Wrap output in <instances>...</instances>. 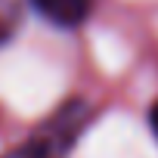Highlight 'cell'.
I'll list each match as a JSON object with an SVG mask.
<instances>
[{
  "label": "cell",
  "instance_id": "1",
  "mask_svg": "<svg viewBox=\"0 0 158 158\" xmlns=\"http://www.w3.org/2000/svg\"><path fill=\"white\" fill-rule=\"evenodd\" d=\"M74 109H77V106H71V109L65 112V118H56V121L47 127V133H40V136H34V139L16 146L13 152L0 155V158H62V152H65L68 143L74 139V130L84 124V115H74Z\"/></svg>",
  "mask_w": 158,
  "mask_h": 158
},
{
  "label": "cell",
  "instance_id": "2",
  "mask_svg": "<svg viewBox=\"0 0 158 158\" xmlns=\"http://www.w3.org/2000/svg\"><path fill=\"white\" fill-rule=\"evenodd\" d=\"M31 3L44 19L62 28H74L90 16V0H31Z\"/></svg>",
  "mask_w": 158,
  "mask_h": 158
},
{
  "label": "cell",
  "instance_id": "3",
  "mask_svg": "<svg viewBox=\"0 0 158 158\" xmlns=\"http://www.w3.org/2000/svg\"><path fill=\"white\" fill-rule=\"evenodd\" d=\"M149 121H152V130H155V136H158V102L152 106V112H149Z\"/></svg>",
  "mask_w": 158,
  "mask_h": 158
}]
</instances>
